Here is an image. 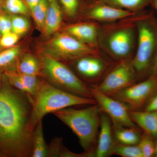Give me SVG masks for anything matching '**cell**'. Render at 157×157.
Masks as SVG:
<instances>
[{
    "mask_svg": "<svg viewBox=\"0 0 157 157\" xmlns=\"http://www.w3.org/2000/svg\"><path fill=\"white\" fill-rule=\"evenodd\" d=\"M31 97L16 89L3 74L0 87V155L32 157Z\"/></svg>",
    "mask_w": 157,
    "mask_h": 157,
    "instance_id": "obj_1",
    "label": "cell"
},
{
    "mask_svg": "<svg viewBox=\"0 0 157 157\" xmlns=\"http://www.w3.org/2000/svg\"><path fill=\"white\" fill-rule=\"evenodd\" d=\"M144 11L124 19L100 25L99 50L114 61L132 58L137 43V21Z\"/></svg>",
    "mask_w": 157,
    "mask_h": 157,
    "instance_id": "obj_2",
    "label": "cell"
},
{
    "mask_svg": "<svg viewBox=\"0 0 157 157\" xmlns=\"http://www.w3.org/2000/svg\"><path fill=\"white\" fill-rule=\"evenodd\" d=\"M101 110L98 104L83 109L67 107L52 113L71 129L88 157H94L100 125Z\"/></svg>",
    "mask_w": 157,
    "mask_h": 157,
    "instance_id": "obj_3",
    "label": "cell"
},
{
    "mask_svg": "<svg viewBox=\"0 0 157 157\" xmlns=\"http://www.w3.org/2000/svg\"><path fill=\"white\" fill-rule=\"evenodd\" d=\"M32 112L30 128L33 131L37 123L48 113L73 106L97 104L94 98L80 97L42 81L36 95L31 97Z\"/></svg>",
    "mask_w": 157,
    "mask_h": 157,
    "instance_id": "obj_4",
    "label": "cell"
},
{
    "mask_svg": "<svg viewBox=\"0 0 157 157\" xmlns=\"http://www.w3.org/2000/svg\"><path fill=\"white\" fill-rule=\"evenodd\" d=\"M137 43L132 63L137 80L148 78L157 49V19L153 12L144 11L137 21Z\"/></svg>",
    "mask_w": 157,
    "mask_h": 157,
    "instance_id": "obj_5",
    "label": "cell"
},
{
    "mask_svg": "<svg viewBox=\"0 0 157 157\" xmlns=\"http://www.w3.org/2000/svg\"><path fill=\"white\" fill-rule=\"evenodd\" d=\"M40 61L42 76L50 84L76 95L93 98L90 87L61 61L42 52Z\"/></svg>",
    "mask_w": 157,
    "mask_h": 157,
    "instance_id": "obj_6",
    "label": "cell"
},
{
    "mask_svg": "<svg viewBox=\"0 0 157 157\" xmlns=\"http://www.w3.org/2000/svg\"><path fill=\"white\" fill-rule=\"evenodd\" d=\"M42 52L60 61L73 62L82 57L101 52L62 31L44 43Z\"/></svg>",
    "mask_w": 157,
    "mask_h": 157,
    "instance_id": "obj_7",
    "label": "cell"
},
{
    "mask_svg": "<svg viewBox=\"0 0 157 157\" xmlns=\"http://www.w3.org/2000/svg\"><path fill=\"white\" fill-rule=\"evenodd\" d=\"M132 58L113 62L101 82L95 86L101 92L109 95L137 83Z\"/></svg>",
    "mask_w": 157,
    "mask_h": 157,
    "instance_id": "obj_8",
    "label": "cell"
},
{
    "mask_svg": "<svg viewBox=\"0 0 157 157\" xmlns=\"http://www.w3.org/2000/svg\"><path fill=\"white\" fill-rule=\"evenodd\" d=\"M157 91V75L107 95L122 102L129 110H140Z\"/></svg>",
    "mask_w": 157,
    "mask_h": 157,
    "instance_id": "obj_9",
    "label": "cell"
},
{
    "mask_svg": "<svg viewBox=\"0 0 157 157\" xmlns=\"http://www.w3.org/2000/svg\"><path fill=\"white\" fill-rule=\"evenodd\" d=\"M93 98L96 100L102 112L107 114L113 124L123 126L139 128L129 114L128 107L122 102L101 92L95 86L90 87Z\"/></svg>",
    "mask_w": 157,
    "mask_h": 157,
    "instance_id": "obj_10",
    "label": "cell"
},
{
    "mask_svg": "<svg viewBox=\"0 0 157 157\" xmlns=\"http://www.w3.org/2000/svg\"><path fill=\"white\" fill-rule=\"evenodd\" d=\"M137 13L138 12L135 13L107 4L90 1L85 6L81 17L86 21H94L102 24L115 22Z\"/></svg>",
    "mask_w": 157,
    "mask_h": 157,
    "instance_id": "obj_11",
    "label": "cell"
},
{
    "mask_svg": "<svg viewBox=\"0 0 157 157\" xmlns=\"http://www.w3.org/2000/svg\"><path fill=\"white\" fill-rule=\"evenodd\" d=\"M73 62L77 73L86 80L91 82L101 80L113 63L108 61L102 52L82 57Z\"/></svg>",
    "mask_w": 157,
    "mask_h": 157,
    "instance_id": "obj_12",
    "label": "cell"
},
{
    "mask_svg": "<svg viewBox=\"0 0 157 157\" xmlns=\"http://www.w3.org/2000/svg\"><path fill=\"white\" fill-rule=\"evenodd\" d=\"M101 24L90 21L71 24L65 27L63 32L79 41L99 50L98 35Z\"/></svg>",
    "mask_w": 157,
    "mask_h": 157,
    "instance_id": "obj_13",
    "label": "cell"
},
{
    "mask_svg": "<svg viewBox=\"0 0 157 157\" xmlns=\"http://www.w3.org/2000/svg\"><path fill=\"white\" fill-rule=\"evenodd\" d=\"M115 142L112 121L107 114L102 112L97 145L94 157H107L112 155L113 148Z\"/></svg>",
    "mask_w": 157,
    "mask_h": 157,
    "instance_id": "obj_14",
    "label": "cell"
},
{
    "mask_svg": "<svg viewBox=\"0 0 157 157\" xmlns=\"http://www.w3.org/2000/svg\"><path fill=\"white\" fill-rule=\"evenodd\" d=\"M129 113L135 124L155 140L157 139V111L129 109Z\"/></svg>",
    "mask_w": 157,
    "mask_h": 157,
    "instance_id": "obj_15",
    "label": "cell"
},
{
    "mask_svg": "<svg viewBox=\"0 0 157 157\" xmlns=\"http://www.w3.org/2000/svg\"><path fill=\"white\" fill-rule=\"evenodd\" d=\"M47 13L43 32L49 36L58 30L61 26L63 13L59 0H46Z\"/></svg>",
    "mask_w": 157,
    "mask_h": 157,
    "instance_id": "obj_16",
    "label": "cell"
},
{
    "mask_svg": "<svg viewBox=\"0 0 157 157\" xmlns=\"http://www.w3.org/2000/svg\"><path fill=\"white\" fill-rule=\"evenodd\" d=\"M113 130L114 139L118 143L127 145H137L140 142L142 135L140 128L113 124Z\"/></svg>",
    "mask_w": 157,
    "mask_h": 157,
    "instance_id": "obj_17",
    "label": "cell"
},
{
    "mask_svg": "<svg viewBox=\"0 0 157 157\" xmlns=\"http://www.w3.org/2000/svg\"><path fill=\"white\" fill-rule=\"evenodd\" d=\"M16 71L26 75L42 76L40 60L30 53L24 54L21 56L17 63Z\"/></svg>",
    "mask_w": 157,
    "mask_h": 157,
    "instance_id": "obj_18",
    "label": "cell"
},
{
    "mask_svg": "<svg viewBox=\"0 0 157 157\" xmlns=\"http://www.w3.org/2000/svg\"><path fill=\"white\" fill-rule=\"evenodd\" d=\"M91 2L103 3L118 9L132 12H140L151 5L152 0H90Z\"/></svg>",
    "mask_w": 157,
    "mask_h": 157,
    "instance_id": "obj_19",
    "label": "cell"
},
{
    "mask_svg": "<svg viewBox=\"0 0 157 157\" xmlns=\"http://www.w3.org/2000/svg\"><path fill=\"white\" fill-rule=\"evenodd\" d=\"M32 157H48V147L44 139L42 120L37 123L33 133Z\"/></svg>",
    "mask_w": 157,
    "mask_h": 157,
    "instance_id": "obj_20",
    "label": "cell"
},
{
    "mask_svg": "<svg viewBox=\"0 0 157 157\" xmlns=\"http://www.w3.org/2000/svg\"><path fill=\"white\" fill-rule=\"evenodd\" d=\"M16 72L24 88L26 94L32 98L34 97L36 94L43 81L39 79V76L26 75L19 73L17 71Z\"/></svg>",
    "mask_w": 157,
    "mask_h": 157,
    "instance_id": "obj_21",
    "label": "cell"
},
{
    "mask_svg": "<svg viewBox=\"0 0 157 157\" xmlns=\"http://www.w3.org/2000/svg\"><path fill=\"white\" fill-rule=\"evenodd\" d=\"M66 16L74 20L82 16L85 7H82L81 0H59Z\"/></svg>",
    "mask_w": 157,
    "mask_h": 157,
    "instance_id": "obj_22",
    "label": "cell"
},
{
    "mask_svg": "<svg viewBox=\"0 0 157 157\" xmlns=\"http://www.w3.org/2000/svg\"><path fill=\"white\" fill-rule=\"evenodd\" d=\"M112 155L122 157H143L138 145H127L116 141L113 148Z\"/></svg>",
    "mask_w": 157,
    "mask_h": 157,
    "instance_id": "obj_23",
    "label": "cell"
},
{
    "mask_svg": "<svg viewBox=\"0 0 157 157\" xmlns=\"http://www.w3.org/2000/svg\"><path fill=\"white\" fill-rule=\"evenodd\" d=\"M5 12L12 14L28 15L29 9L22 0H3Z\"/></svg>",
    "mask_w": 157,
    "mask_h": 157,
    "instance_id": "obj_24",
    "label": "cell"
},
{
    "mask_svg": "<svg viewBox=\"0 0 157 157\" xmlns=\"http://www.w3.org/2000/svg\"><path fill=\"white\" fill-rule=\"evenodd\" d=\"M20 46H14L0 52V69H5L16 60L20 53Z\"/></svg>",
    "mask_w": 157,
    "mask_h": 157,
    "instance_id": "obj_25",
    "label": "cell"
},
{
    "mask_svg": "<svg viewBox=\"0 0 157 157\" xmlns=\"http://www.w3.org/2000/svg\"><path fill=\"white\" fill-rule=\"evenodd\" d=\"M31 13L38 28L43 30L47 13L46 0H39Z\"/></svg>",
    "mask_w": 157,
    "mask_h": 157,
    "instance_id": "obj_26",
    "label": "cell"
},
{
    "mask_svg": "<svg viewBox=\"0 0 157 157\" xmlns=\"http://www.w3.org/2000/svg\"><path fill=\"white\" fill-rule=\"evenodd\" d=\"M10 17L12 32L20 36L28 32L30 24L27 18L19 14H12Z\"/></svg>",
    "mask_w": 157,
    "mask_h": 157,
    "instance_id": "obj_27",
    "label": "cell"
},
{
    "mask_svg": "<svg viewBox=\"0 0 157 157\" xmlns=\"http://www.w3.org/2000/svg\"><path fill=\"white\" fill-rule=\"evenodd\" d=\"M137 145L140 147L143 157H154L155 140L150 135L143 132Z\"/></svg>",
    "mask_w": 157,
    "mask_h": 157,
    "instance_id": "obj_28",
    "label": "cell"
},
{
    "mask_svg": "<svg viewBox=\"0 0 157 157\" xmlns=\"http://www.w3.org/2000/svg\"><path fill=\"white\" fill-rule=\"evenodd\" d=\"M19 36L11 32L2 35L0 38V45L3 48H10L15 46L19 40Z\"/></svg>",
    "mask_w": 157,
    "mask_h": 157,
    "instance_id": "obj_29",
    "label": "cell"
},
{
    "mask_svg": "<svg viewBox=\"0 0 157 157\" xmlns=\"http://www.w3.org/2000/svg\"><path fill=\"white\" fill-rule=\"evenodd\" d=\"M0 30L2 35L12 32L11 17L7 13L0 14Z\"/></svg>",
    "mask_w": 157,
    "mask_h": 157,
    "instance_id": "obj_30",
    "label": "cell"
},
{
    "mask_svg": "<svg viewBox=\"0 0 157 157\" xmlns=\"http://www.w3.org/2000/svg\"><path fill=\"white\" fill-rule=\"evenodd\" d=\"M62 139L56 138L52 142L50 147H48V157L60 156L64 147L62 145Z\"/></svg>",
    "mask_w": 157,
    "mask_h": 157,
    "instance_id": "obj_31",
    "label": "cell"
},
{
    "mask_svg": "<svg viewBox=\"0 0 157 157\" xmlns=\"http://www.w3.org/2000/svg\"><path fill=\"white\" fill-rule=\"evenodd\" d=\"M143 110L147 111H157V91L149 99Z\"/></svg>",
    "mask_w": 157,
    "mask_h": 157,
    "instance_id": "obj_32",
    "label": "cell"
},
{
    "mask_svg": "<svg viewBox=\"0 0 157 157\" xmlns=\"http://www.w3.org/2000/svg\"><path fill=\"white\" fill-rule=\"evenodd\" d=\"M157 49L155 53L154 58L152 64L151 70L150 71L151 76H157Z\"/></svg>",
    "mask_w": 157,
    "mask_h": 157,
    "instance_id": "obj_33",
    "label": "cell"
},
{
    "mask_svg": "<svg viewBox=\"0 0 157 157\" xmlns=\"http://www.w3.org/2000/svg\"><path fill=\"white\" fill-rule=\"evenodd\" d=\"M39 0H25V2L30 11H32L39 2Z\"/></svg>",
    "mask_w": 157,
    "mask_h": 157,
    "instance_id": "obj_34",
    "label": "cell"
},
{
    "mask_svg": "<svg viewBox=\"0 0 157 157\" xmlns=\"http://www.w3.org/2000/svg\"><path fill=\"white\" fill-rule=\"evenodd\" d=\"M151 6L157 13V0H152Z\"/></svg>",
    "mask_w": 157,
    "mask_h": 157,
    "instance_id": "obj_35",
    "label": "cell"
},
{
    "mask_svg": "<svg viewBox=\"0 0 157 157\" xmlns=\"http://www.w3.org/2000/svg\"><path fill=\"white\" fill-rule=\"evenodd\" d=\"M5 71V69H0V87L2 86V82L3 74Z\"/></svg>",
    "mask_w": 157,
    "mask_h": 157,
    "instance_id": "obj_36",
    "label": "cell"
},
{
    "mask_svg": "<svg viewBox=\"0 0 157 157\" xmlns=\"http://www.w3.org/2000/svg\"><path fill=\"white\" fill-rule=\"evenodd\" d=\"M6 13L4 10L3 7V0H0V14Z\"/></svg>",
    "mask_w": 157,
    "mask_h": 157,
    "instance_id": "obj_37",
    "label": "cell"
},
{
    "mask_svg": "<svg viewBox=\"0 0 157 157\" xmlns=\"http://www.w3.org/2000/svg\"><path fill=\"white\" fill-rule=\"evenodd\" d=\"M154 157H157V139L155 140V153Z\"/></svg>",
    "mask_w": 157,
    "mask_h": 157,
    "instance_id": "obj_38",
    "label": "cell"
},
{
    "mask_svg": "<svg viewBox=\"0 0 157 157\" xmlns=\"http://www.w3.org/2000/svg\"><path fill=\"white\" fill-rule=\"evenodd\" d=\"M2 33H1V30H0V38H1V37H2Z\"/></svg>",
    "mask_w": 157,
    "mask_h": 157,
    "instance_id": "obj_39",
    "label": "cell"
},
{
    "mask_svg": "<svg viewBox=\"0 0 157 157\" xmlns=\"http://www.w3.org/2000/svg\"><path fill=\"white\" fill-rule=\"evenodd\" d=\"M2 47L1 46V45H0V52H1L2 51H1V49H2Z\"/></svg>",
    "mask_w": 157,
    "mask_h": 157,
    "instance_id": "obj_40",
    "label": "cell"
},
{
    "mask_svg": "<svg viewBox=\"0 0 157 157\" xmlns=\"http://www.w3.org/2000/svg\"></svg>",
    "mask_w": 157,
    "mask_h": 157,
    "instance_id": "obj_41",
    "label": "cell"
}]
</instances>
